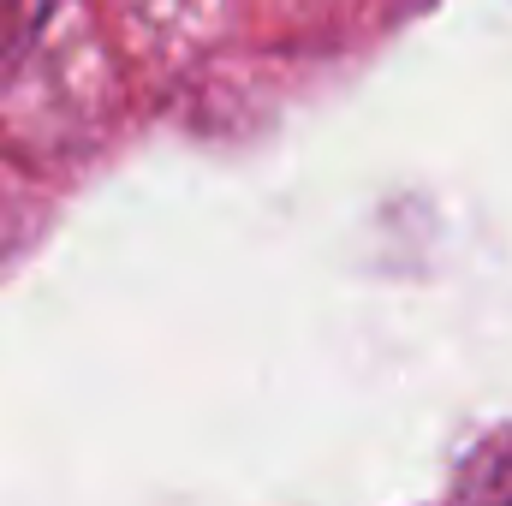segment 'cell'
I'll return each instance as SVG.
<instances>
[{
    "label": "cell",
    "mask_w": 512,
    "mask_h": 506,
    "mask_svg": "<svg viewBox=\"0 0 512 506\" xmlns=\"http://www.w3.org/2000/svg\"><path fill=\"white\" fill-rule=\"evenodd\" d=\"M48 12H54V0H0V72H12L36 48Z\"/></svg>",
    "instance_id": "6da1fadb"
}]
</instances>
